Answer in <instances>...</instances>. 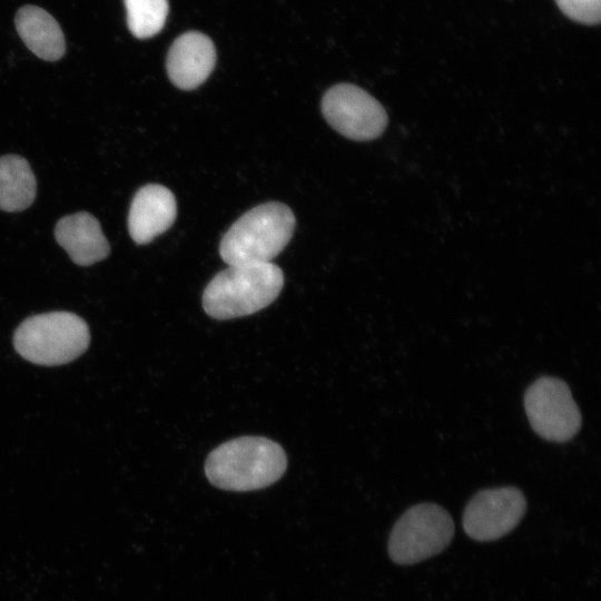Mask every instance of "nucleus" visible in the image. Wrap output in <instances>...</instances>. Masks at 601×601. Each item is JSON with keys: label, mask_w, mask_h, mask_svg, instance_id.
<instances>
[{"label": "nucleus", "mask_w": 601, "mask_h": 601, "mask_svg": "<svg viewBox=\"0 0 601 601\" xmlns=\"http://www.w3.org/2000/svg\"><path fill=\"white\" fill-rule=\"evenodd\" d=\"M286 467L279 444L262 436H242L216 447L206 460L205 473L218 489L245 492L275 483Z\"/></svg>", "instance_id": "1"}, {"label": "nucleus", "mask_w": 601, "mask_h": 601, "mask_svg": "<svg viewBox=\"0 0 601 601\" xmlns=\"http://www.w3.org/2000/svg\"><path fill=\"white\" fill-rule=\"evenodd\" d=\"M283 285V272L273 263L228 265L206 286L203 307L216 319L247 316L273 303Z\"/></svg>", "instance_id": "2"}, {"label": "nucleus", "mask_w": 601, "mask_h": 601, "mask_svg": "<svg viewBox=\"0 0 601 601\" xmlns=\"http://www.w3.org/2000/svg\"><path fill=\"white\" fill-rule=\"evenodd\" d=\"M296 225L292 209L269 201L240 216L220 240L219 254L228 265L272 263L289 243Z\"/></svg>", "instance_id": "3"}, {"label": "nucleus", "mask_w": 601, "mask_h": 601, "mask_svg": "<svg viewBox=\"0 0 601 601\" xmlns=\"http://www.w3.org/2000/svg\"><path fill=\"white\" fill-rule=\"evenodd\" d=\"M86 322L70 312H50L24 319L13 334L16 351L27 361L57 366L80 356L88 347Z\"/></svg>", "instance_id": "4"}, {"label": "nucleus", "mask_w": 601, "mask_h": 601, "mask_svg": "<svg viewBox=\"0 0 601 601\" xmlns=\"http://www.w3.org/2000/svg\"><path fill=\"white\" fill-rule=\"evenodd\" d=\"M454 535L450 513L435 503L407 509L392 528L387 550L397 564H413L443 551Z\"/></svg>", "instance_id": "5"}, {"label": "nucleus", "mask_w": 601, "mask_h": 601, "mask_svg": "<svg viewBox=\"0 0 601 601\" xmlns=\"http://www.w3.org/2000/svg\"><path fill=\"white\" fill-rule=\"evenodd\" d=\"M523 403L532 430L546 441L568 442L581 428V412L561 378H536L526 388Z\"/></svg>", "instance_id": "6"}, {"label": "nucleus", "mask_w": 601, "mask_h": 601, "mask_svg": "<svg viewBox=\"0 0 601 601\" xmlns=\"http://www.w3.org/2000/svg\"><path fill=\"white\" fill-rule=\"evenodd\" d=\"M321 107L329 126L352 140H373L387 125L384 107L367 91L352 83L331 87L323 96Z\"/></svg>", "instance_id": "7"}, {"label": "nucleus", "mask_w": 601, "mask_h": 601, "mask_svg": "<svg viewBox=\"0 0 601 601\" xmlns=\"http://www.w3.org/2000/svg\"><path fill=\"white\" fill-rule=\"evenodd\" d=\"M526 511V500L515 486L484 489L467 502L463 529L473 540L487 542L511 532Z\"/></svg>", "instance_id": "8"}, {"label": "nucleus", "mask_w": 601, "mask_h": 601, "mask_svg": "<svg viewBox=\"0 0 601 601\" xmlns=\"http://www.w3.org/2000/svg\"><path fill=\"white\" fill-rule=\"evenodd\" d=\"M216 63V49L206 35L189 31L178 37L169 48L166 61L170 81L184 90L199 87Z\"/></svg>", "instance_id": "9"}, {"label": "nucleus", "mask_w": 601, "mask_h": 601, "mask_svg": "<svg viewBox=\"0 0 601 601\" xmlns=\"http://www.w3.org/2000/svg\"><path fill=\"white\" fill-rule=\"evenodd\" d=\"M177 205L165 186L149 184L135 194L128 214V230L139 245L148 244L175 221Z\"/></svg>", "instance_id": "10"}, {"label": "nucleus", "mask_w": 601, "mask_h": 601, "mask_svg": "<svg viewBox=\"0 0 601 601\" xmlns=\"http://www.w3.org/2000/svg\"><path fill=\"white\" fill-rule=\"evenodd\" d=\"M55 237L71 260L80 266L102 260L110 252L99 221L86 211L62 217L56 225Z\"/></svg>", "instance_id": "11"}, {"label": "nucleus", "mask_w": 601, "mask_h": 601, "mask_svg": "<svg viewBox=\"0 0 601 601\" xmlns=\"http://www.w3.org/2000/svg\"><path fill=\"white\" fill-rule=\"evenodd\" d=\"M14 22L20 38L37 57L56 61L63 56L66 42L62 30L46 10L24 6L18 10Z\"/></svg>", "instance_id": "12"}, {"label": "nucleus", "mask_w": 601, "mask_h": 601, "mask_svg": "<svg viewBox=\"0 0 601 601\" xmlns=\"http://www.w3.org/2000/svg\"><path fill=\"white\" fill-rule=\"evenodd\" d=\"M36 177L29 162L18 155L0 157V209L21 211L35 200Z\"/></svg>", "instance_id": "13"}, {"label": "nucleus", "mask_w": 601, "mask_h": 601, "mask_svg": "<svg viewBox=\"0 0 601 601\" xmlns=\"http://www.w3.org/2000/svg\"><path fill=\"white\" fill-rule=\"evenodd\" d=\"M127 26L138 39L154 37L164 28L168 14V0H124Z\"/></svg>", "instance_id": "14"}, {"label": "nucleus", "mask_w": 601, "mask_h": 601, "mask_svg": "<svg viewBox=\"0 0 601 601\" xmlns=\"http://www.w3.org/2000/svg\"><path fill=\"white\" fill-rule=\"evenodd\" d=\"M559 9L571 20L597 24L601 17V0H555Z\"/></svg>", "instance_id": "15"}]
</instances>
